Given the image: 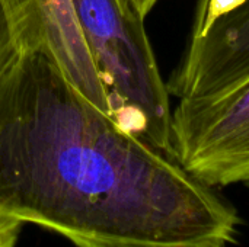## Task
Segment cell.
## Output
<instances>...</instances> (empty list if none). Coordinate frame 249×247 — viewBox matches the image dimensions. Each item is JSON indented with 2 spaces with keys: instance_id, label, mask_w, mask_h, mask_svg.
Wrapping results in <instances>:
<instances>
[{
  "instance_id": "6da1fadb",
  "label": "cell",
  "mask_w": 249,
  "mask_h": 247,
  "mask_svg": "<svg viewBox=\"0 0 249 247\" xmlns=\"http://www.w3.org/2000/svg\"><path fill=\"white\" fill-rule=\"evenodd\" d=\"M0 218L111 246H228L239 223L212 186L88 100L41 47L0 76Z\"/></svg>"
},
{
  "instance_id": "7a4b0ae2",
  "label": "cell",
  "mask_w": 249,
  "mask_h": 247,
  "mask_svg": "<svg viewBox=\"0 0 249 247\" xmlns=\"http://www.w3.org/2000/svg\"><path fill=\"white\" fill-rule=\"evenodd\" d=\"M108 102L125 131L174 157L172 108L144 19L125 0H73Z\"/></svg>"
},
{
  "instance_id": "3957f363",
  "label": "cell",
  "mask_w": 249,
  "mask_h": 247,
  "mask_svg": "<svg viewBox=\"0 0 249 247\" xmlns=\"http://www.w3.org/2000/svg\"><path fill=\"white\" fill-rule=\"evenodd\" d=\"M178 163L207 186H249V79L204 98L179 99L172 109Z\"/></svg>"
},
{
  "instance_id": "277c9868",
  "label": "cell",
  "mask_w": 249,
  "mask_h": 247,
  "mask_svg": "<svg viewBox=\"0 0 249 247\" xmlns=\"http://www.w3.org/2000/svg\"><path fill=\"white\" fill-rule=\"evenodd\" d=\"M249 79V0H197L190 39L166 83L171 96L204 99Z\"/></svg>"
},
{
  "instance_id": "5b68a950",
  "label": "cell",
  "mask_w": 249,
  "mask_h": 247,
  "mask_svg": "<svg viewBox=\"0 0 249 247\" xmlns=\"http://www.w3.org/2000/svg\"><path fill=\"white\" fill-rule=\"evenodd\" d=\"M47 49L69 82L95 106L108 114V102L85 42L73 0H34Z\"/></svg>"
},
{
  "instance_id": "8992f818",
  "label": "cell",
  "mask_w": 249,
  "mask_h": 247,
  "mask_svg": "<svg viewBox=\"0 0 249 247\" xmlns=\"http://www.w3.org/2000/svg\"><path fill=\"white\" fill-rule=\"evenodd\" d=\"M34 0H0V76L26 48L45 45Z\"/></svg>"
},
{
  "instance_id": "52a82bcc",
  "label": "cell",
  "mask_w": 249,
  "mask_h": 247,
  "mask_svg": "<svg viewBox=\"0 0 249 247\" xmlns=\"http://www.w3.org/2000/svg\"><path fill=\"white\" fill-rule=\"evenodd\" d=\"M19 221L0 218V247H13L19 233Z\"/></svg>"
},
{
  "instance_id": "ba28073f",
  "label": "cell",
  "mask_w": 249,
  "mask_h": 247,
  "mask_svg": "<svg viewBox=\"0 0 249 247\" xmlns=\"http://www.w3.org/2000/svg\"><path fill=\"white\" fill-rule=\"evenodd\" d=\"M79 247H226L220 243H193V245H171V246H111V245H101L92 242H80L76 243Z\"/></svg>"
}]
</instances>
